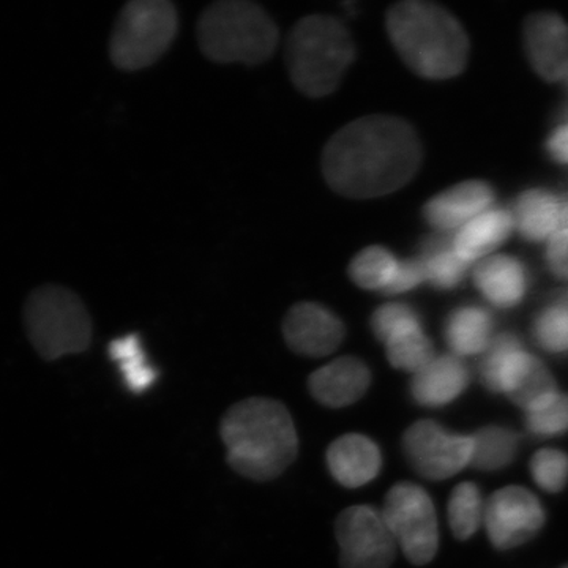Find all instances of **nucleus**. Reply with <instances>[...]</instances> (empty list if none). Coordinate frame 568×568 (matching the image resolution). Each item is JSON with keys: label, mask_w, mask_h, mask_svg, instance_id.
Here are the masks:
<instances>
[{"label": "nucleus", "mask_w": 568, "mask_h": 568, "mask_svg": "<svg viewBox=\"0 0 568 568\" xmlns=\"http://www.w3.org/2000/svg\"><path fill=\"white\" fill-rule=\"evenodd\" d=\"M420 163L416 130L395 115H365L347 123L323 153L325 181L351 200H375L403 189Z\"/></svg>", "instance_id": "1"}, {"label": "nucleus", "mask_w": 568, "mask_h": 568, "mask_svg": "<svg viewBox=\"0 0 568 568\" xmlns=\"http://www.w3.org/2000/svg\"><path fill=\"white\" fill-rule=\"evenodd\" d=\"M227 462L241 476L264 481L282 476L298 454L293 417L282 403L250 398L227 410L220 426Z\"/></svg>", "instance_id": "2"}, {"label": "nucleus", "mask_w": 568, "mask_h": 568, "mask_svg": "<svg viewBox=\"0 0 568 568\" xmlns=\"http://www.w3.org/2000/svg\"><path fill=\"white\" fill-rule=\"evenodd\" d=\"M386 24L399 58L418 77L450 80L466 69L469 39L457 18L437 3H395L388 10Z\"/></svg>", "instance_id": "3"}, {"label": "nucleus", "mask_w": 568, "mask_h": 568, "mask_svg": "<svg viewBox=\"0 0 568 568\" xmlns=\"http://www.w3.org/2000/svg\"><path fill=\"white\" fill-rule=\"evenodd\" d=\"M355 59L349 31L338 20L313 14L294 26L286 44V62L295 88L313 99L331 95Z\"/></svg>", "instance_id": "4"}, {"label": "nucleus", "mask_w": 568, "mask_h": 568, "mask_svg": "<svg viewBox=\"0 0 568 568\" xmlns=\"http://www.w3.org/2000/svg\"><path fill=\"white\" fill-rule=\"evenodd\" d=\"M197 41L213 62L257 65L274 54L278 29L267 11L256 3L223 0L201 14Z\"/></svg>", "instance_id": "5"}, {"label": "nucleus", "mask_w": 568, "mask_h": 568, "mask_svg": "<svg viewBox=\"0 0 568 568\" xmlns=\"http://www.w3.org/2000/svg\"><path fill=\"white\" fill-rule=\"evenodd\" d=\"M26 335L43 361L55 362L91 347V313L82 298L61 284H44L29 294L22 312Z\"/></svg>", "instance_id": "6"}, {"label": "nucleus", "mask_w": 568, "mask_h": 568, "mask_svg": "<svg viewBox=\"0 0 568 568\" xmlns=\"http://www.w3.org/2000/svg\"><path fill=\"white\" fill-rule=\"evenodd\" d=\"M178 31V11L168 0L126 3L112 29L111 61L123 71L151 67L170 50Z\"/></svg>", "instance_id": "7"}, {"label": "nucleus", "mask_w": 568, "mask_h": 568, "mask_svg": "<svg viewBox=\"0 0 568 568\" xmlns=\"http://www.w3.org/2000/svg\"><path fill=\"white\" fill-rule=\"evenodd\" d=\"M384 521L396 545L416 566L435 559L439 548V525L432 497L414 484L395 485L384 500Z\"/></svg>", "instance_id": "8"}, {"label": "nucleus", "mask_w": 568, "mask_h": 568, "mask_svg": "<svg viewBox=\"0 0 568 568\" xmlns=\"http://www.w3.org/2000/svg\"><path fill=\"white\" fill-rule=\"evenodd\" d=\"M409 465L428 480H446L473 462V436L454 435L433 420L410 425L403 436Z\"/></svg>", "instance_id": "9"}, {"label": "nucleus", "mask_w": 568, "mask_h": 568, "mask_svg": "<svg viewBox=\"0 0 568 568\" xmlns=\"http://www.w3.org/2000/svg\"><path fill=\"white\" fill-rule=\"evenodd\" d=\"M342 568H390L396 541L381 511L372 506L346 508L335 526Z\"/></svg>", "instance_id": "10"}, {"label": "nucleus", "mask_w": 568, "mask_h": 568, "mask_svg": "<svg viewBox=\"0 0 568 568\" xmlns=\"http://www.w3.org/2000/svg\"><path fill=\"white\" fill-rule=\"evenodd\" d=\"M484 521L493 547L511 549L540 532L545 525V510L528 489L507 487L489 497Z\"/></svg>", "instance_id": "11"}, {"label": "nucleus", "mask_w": 568, "mask_h": 568, "mask_svg": "<svg viewBox=\"0 0 568 568\" xmlns=\"http://www.w3.org/2000/svg\"><path fill=\"white\" fill-rule=\"evenodd\" d=\"M283 335L295 354L325 357L335 353L345 339L346 328L335 313L315 302H301L287 312Z\"/></svg>", "instance_id": "12"}, {"label": "nucleus", "mask_w": 568, "mask_h": 568, "mask_svg": "<svg viewBox=\"0 0 568 568\" xmlns=\"http://www.w3.org/2000/svg\"><path fill=\"white\" fill-rule=\"evenodd\" d=\"M525 50L538 77L548 82L566 80L568 22L552 11H537L525 22Z\"/></svg>", "instance_id": "13"}, {"label": "nucleus", "mask_w": 568, "mask_h": 568, "mask_svg": "<svg viewBox=\"0 0 568 568\" xmlns=\"http://www.w3.org/2000/svg\"><path fill=\"white\" fill-rule=\"evenodd\" d=\"M496 192L488 182L467 181L436 194L424 205V219L440 234H457L467 223L495 205Z\"/></svg>", "instance_id": "14"}, {"label": "nucleus", "mask_w": 568, "mask_h": 568, "mask_svg": "<svg viewBox=\"0 0 568 568\" xmlns=\"http://www.w3.org/2000/svg\"><path fill=\"white\" fill-rule=\"evenodd\" d=\"M474 284L489 305L499 310L515 308L529 291L528 267L511 254H491L474 268Z\"/></svg>", "instance_id": "15"}, {"label": "nucleus", "mask_w": 568, "mask_h": 568, "mask_svg": "<svg viewBox=\"0 0 568 568\" xmlns=\"http://www.w3.org/2000/svg\"><path fill=\"white\" fill-rule=\"evenodd\" d=\"M372 372L361 358L346 355L316 369L308 379L313 398L327 407L354 405L368 390Z\"/></svg>", "instance_id": "16"}, {"label": "nucleus", "mask_w": 568, "mask_h": 568, "mask_svg": "<svg viewBox=\"0 0 568 568\" xmlns=\"http://www.w3.org/2000/svg\"><path fill=\"white\" fill-rule=\"evenodd\" d=\"M469 386V369L454 354L436 355L410 381V395L417 405L443 407L450 405Z\"/></svg>", "instance_id": "17"}, {"label": "nucleus", "mask_w": 568, "mask_h": 568, "mask_svg": "<svg viewBox=\"0 0 568 568\" xmlns=\"http://www.w3.org/2000/svg\"><path fill=\"white\" fill-rule=\"evenodd\" d=\"M332 476L346 488H361L375 480L383 466L379 447L364 435L338 437L327 450Z\"/></svg>", "instance_id": "18"}, {"label": "nucleus", "mask_w": 568, "mask_h": 568, "mask_svg": "<svg viewBox=\"0 0 568 568\" xmlns=\"http://www.w3.org/2000/svg\"><path fill=\"white\" fill-rule=\"evenodd\" d=\"M514 231L515 220L510 209L493 207L454 234V248L470 265L506 244Z\"/></svg>", "instance_id": "19"}, {"label": "nucleus", "mask_w": 568, "mask_h": 568, "mask_svg": "<svg viewBox=\"0 0 568 568\" xmlns=\"http://www.w3.org/2000/svg\"><path fill=\"white\" fill-rule=\"evenodd\" d=\"M529 358L530 354L523 346L519 336L504 332L493 338L488 349L481 355L478 375L489 392L507 395Z\"/></svg>", "instance_id": "20"}, {"label": "nucleus", "mask_w": 568, "mask_h": 568, "mask_svg": "<svg viewBox=\"0 0 568 568\" xmlns=\"http://www.w3.org/2000/svg\"><path fill=\"white\" fill-rule=\"evenodd\" d=\"M495 317L481 305L457 306L444 323V338L457 357L484 354L493 342Z\"/></svg>", "instance_id": "21"}, {"label": "nucleus", "mask_w": 568, "mask_h": 568, "mask_svg": "<svg viewBox=\"0 0 568 568\" xmlns=\"http://www.w3.org/2000/svg\"><path fill=\"white\" fill-rule=\"evenodd\" d=\"M515 230L526 242L540 244L559 231L560 197L544 189L519 193L510 209Z\"/></svg>", "instance_id": "22"}, {"label": "nucleus", "mask_w": 568, "mask_h": 568, "mask_svg": "<svg viewBox=\"0 0 568 568\" xmlns=\"http://www.w3.org/2000/svg\"><path fill=\"white\" fill-rule=\"evenodd\" d=\"M418 260L425 267L426 283L440 291H452L465 282L467 268L454 248V235H429L422 242Z\"/></svg>", "instance_id": "23"}, {"label": "nucleus", "mask_w": 568, "mask_h": 568, "mask_svg": "<svg viewBox=\"0 0 568 568\" xmlns=\"http://www.w3.org/2000/svg\"><path fill=\"white\" fill-rule=\"evenodd\" d=\"M108 354L111 361L118 364L123 383L132 394H144L159 379V373L149 362L148 355L142 349L141 338L136 334L112 339Z\"/></svg>", "instance_id": "24"}, {"label": "nucleus", "mask_w": 568, "mask_h": 568, "mask_svg": "<svg viewBox=\"0 0 568 568\" xmlns=\"http://www.w3.org/2000/svg\"><path fill=\"white\" fill-rule=\"evenodd\" d=\"M474 439V454L470 465L478 470L504 469L517 457L519 436L503 426H487L478 429Z\"/></svg>", "instance_id": "25"}, {"label": "nucleus", "mask_w": 568, "mask_h": 568, "mask_svg": "<svg viewBox=\"0 0 568 568\" xmlns=\"http://www.w3.org/2000/svg\"><path fill=\"white\" fill-rule=\"evenodd\" d=\"M398 265L399 261L390 250L373 245L362 250L351 261L349 276L362 290L377 291V293L384 294L394 282Z\"/></svg>", "instance_id": "26"}, {"label": "nucleus", "mask_w": 568, "mask_h": 568, "mask_svg": "<svg viewBox=\"0 0 568 568\" xmlns=\"http://www.w3.org/2000/svg\"><path fill=\"white\" fill-rule=\"evenodd\" d=\"M558 394L555 377L548 372L547 366L534 355H530L528 364L519 373L510 390L507 392L508 398L515 405L523 407L526 413L544 405L545 402Z\"/></svg>", "instance_id": "27"}, {"label": "nucleus", "mask_w": 568, "mask_h": 568, "mask_svg": "<svg viewBox=\"0 0 568 568\" xmlns=\"http://www.w3.org/2000/svg\"><path fill=\"white\" fill-rule=\"evenodd\" d=\"M532 338L547 353H568V290L538 313L532 323Z\"/></svg>", "instance_id": "28"}, {"label": "nucleus", "mask_w": 568, "mask_h": 568, "mask_svg": "<svg viewBox=\"0 0 568 568\" xmlns=\"http://www.w3.org/2000/svg\"><path fill=\"white\" fill-rule=\"evenodd\" d=\"M485 506L476 484H459L448 500V525L458 540H467L484 521Z\"/></svg>", "instance_id": "29"}, {"label": "nucleus", "mask_w": 568, "mask_h": 568, "mask_svg": "<svg viewBox=\"0 0 568 568\" xmlns=\"http://www.w3.org/2000/svg\"><path fill=\"white\" fill-rule=\"evenodd\" d=\"M387 361L396 369L416 373L424 369L436 357L435 346L424 328L407 332L386 343Z\"/></svg>", "instance_id": "30"}, {"label": "nucleus", "mask_w": 568, "mask_h": 568, "mask_svg": "<svg viewBox=\"0 0 568 568\" xmlns=\"http://www.w3.org/2000/svg\"><path fill=\"white\" fill-rule=\"evenodd\" d=\"M372 328L376 338L386 345L396 336L424 328V323H422V317L416 308L402 304V302H395V304L379 306L373 313Z\"/></svg>", "instance_id": "31"}, {"label": "nucleus", "mask_w": 568, "mask_h": 568, "mask_svg": "<svg viewBox=\"0 0 568 568\" xmlns=\"http://www.w3.org/2000/svg\"><path fill=\"white\" fill-rule=\"evenodd\" d=\"M526 428L537 437H555L568 432V395L559 394L526 413Z\"/></svg>", "instance_id": "32"}, {"label": "nucleus", "mask_w": 568, "mask_h": 568, "mask_svg": "<svg viewBox=\"0 0 568 568\" xmlns=\"http://www.w3.org/2000/svg\"><path fill=\"white\" fill-rule=\"evenodd\" d=\"M530 474L544 491L560 493L568 484V455L556 448H544L534 455Z\"/></svg>", "instance_id": "33"}, {"label": "nucleus", "mask_w": 568, "mask_h": 568, "mask_svg": "<svg viewBox=\"0 0 568 568\" xmlns=\"http://www.w3.org/2000/svg\"><path fill=\"white\" fill-rule=\"evenodd\" d=\"M426 283L425 267L417 257L399 261L398 271L394 282L386 290V295H398L416 290L420 284Z\"/></svg>", "instance_id": "34"}, {"label": "nucleus", "mask_w": 568, "mask_h": 568, "mask_svg": "<svg viewBox=\"0 0 568 568\" xmlns=\"http://www.w3.org/2000/svg\"><path fill=\"white\" fill-rule=\"evenodd\" d=\"M545 261L556 278L568 280V230L552 234L547 244Z\"/></svg>", "instance_id": "35"}, {"label": "nucleus", "mask_w": 568, "mask_h": 568, "mask_svg": "<svg viewBox=\"0 0 568 568\" xmlns=\"http://www.w3.org/2000/svg\"><path fill=\"white\" fill-rule=\"evenodd\" d=\"M545 151L549 159L558 164H568V123L560 122L545 141Z\"/></svg>", "instance_id": "36"}, {"label": "nucleus", "mask_w": 568, "mask_h": 568, "mask_svg": "<svg viewBox=\"0 0 568 568\" xmlns=\"http://www.w3.org/2000/svg\"><path fill=\"white\" fill-rule=\"evenodd\" d=\"M560 230H568V194L560 197L559 231Z\"/></svg>", "instance_id": "37"}, {"label": "nucleus", "mask_w": 568, "mask_h": 568, "mask_svg": "<svg viewBox=\"0 0 568 568\" xmlns=\"http://www.w3.org/2000/svg\"><path fill=\"white\" fill-rule=\"evenodd\" d=\"M564 81H566V84H567V89H568V71H567V77H566V80H564Z\"/></svg>", "instance_id": "38"}, {"label": "nucleus", "mask_w": 568, "mask_h": 568, "mask_svg": "<svg viewBox=\"0 0 568 568\" xmlns=\"http://www.w3.org/2000/svg\"><path fill=\"white\" fill-rule=\"evenodd\" d=\"M562 568H568V566H566V567H562Z\"/></svg>", "instance_id": "39"}]
</instances>
